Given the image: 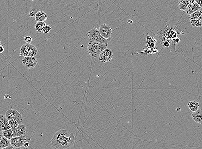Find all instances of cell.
Wrapping results in <instances>:
<instances>
[{
  "instance_id": "d590c367",
  "label": "cell",
  "mask_w": 202,
  "mask_h": 149,
  "mask_svg": "<svg viewBox=\"0 0 202 149\" xmlns=\"http://www.w3.org/2000/svg\"><path fill=\"white\" fill-rule=\"evenodd\" d=\"M0 45H1V41H0Z\"/></svg>"
},
{
  "instance_id": "9c48e42d",
  "label": "cell",
  "mask_w": 202,
  "mask_h": 149,
  "mask_svg": "<svg viewBox=\"0 0 202 149\" xmlns=\"http://www.w3.org/2000/svg\"><path fill=\"white\" fill-rule=\"evenodd\" d=\"M13 132V137L24 136L26 132V127L23 124H19L16 128H12Z\"/></svg>"
},
{
  "instance_id": "d6986e66",
  "label": "cell",
  "mask_w": 202,
  "mask_h": 149,
  "mask_svg": "<svg viewBox=\"0 0 202 149\" xmlns=\"http://www.w3.org/2000/svg\"><path fill=\"white\" fill-rule=\"evenodd\" d=\"M38 53V49L36 47L32 44H30L29 49V53L28 56L36 57Z\"/></svg>"
},
{
  "instance_id": "8992f818",
  "label": "cell",
  "mask_w": 202,
  "mask_h": 149,
  "mask_svg": "<svg viewBox=\"0 0 202 149\" xmlns=\"http://www.w3.org/2000/svg\"><path fill=\"white\" fill-rule=\"evenodd\" d=\"M113 56L112 50L110 49L106 48L99 55V60L103 63L110 62L112 59Z\"/></svg>"
},
{
  "instance_id": "836d02e7",
  "label": "cell",
  "mask_w": 202,
  "mask_h": 149,
  "mask_svg": "<svg viewBox=\"0 0 202 149\" xmlns=\"http://www.w3.org/2000/svg\"><path fill=\"white\" fill-rule=\"evenodd\" d=\"M128 23H130L131 24L132 23V22H133V21H132V20H128Z\"/></svg>"
},
{
  "instance_id": "8fae6325",
  "label": "cell",
  "mask_w": 202,
  "mask_h": 149,
  "mask_svg": "<svg viewBox=\"0 0 202 149\" xmlns=\"http://www.w3.org/2000/svg\"><path fill=\"white\" fill-rule=\"evenodd\" d=\"M191 118L195 122L202 124V111L201 109L193 112L191 114Z\"/></svg>"
},
{
  "instance_id": "4dcf8cb0",
  "label": "cell",
  "mask_w": 202,
  "mask_h": 149,
  "mask_svg": "<svg viewBox=\"0 0 202 149\" xmlns=\"http://www.w3.org/2000/svg\"><path fill=\"white\" fill-rule=\"evenodd\" d=\"M4 50H5V49H4L3 46H2L1 45H0V54L3 53L4 52Z\"/></svg>"
},
{
  "instance_id": "f546056e",
  "label": "cell",
  "mask_w": 202,
  "mask_h": 149,
  "mask_svg": "<svg viewBox=\"0 0 202 149\" xmlns=\"http://www.w3.org/2000/svg\"><path fill=\"white\" fill-rule=\"evenodd\" d=\"M17 149V148L13 147V146H12L11 145H10L9 146H7V147H5V148H3V149Z\"/></svg>"
},
{
  "instance_id": "7402d4cb",
  "label": "cell",
  "mask_w": 202,
  "mask_h": 149,
  "mask_svg": "<svg viewBox=\"0 0 202 149\" xmlns=\"http://www.w3.org/2000/svg\"><path fill=\"white\" fill-rule=\"evenodd\" d=\"M8 123L11 126V128H17L18 126V122L14 120V119H11V120H8Z\"/></svg>"
},
{
  "instance_id": "d6a6232c",
  "label": "cell",
  "mask_w": 202,
  "mask_h": 149,
  "mask_svg": "<svg viewBox=\"0 0 202 149\" xmlns=\"http://www.w3.org/2000/svg\"><path fill=\"white\" fill-rule=\"evenodd\" d=\"M180 38H178V37H177V38H176V39H175V42L176 43H179L180 42Z\"/></svg>"
},
{
  "instance_id": "ffe728a7",
  "label": "cell",
  "mask_w": 202,
  "mask_h": 149,
  "mask_svg": "<svg viewBox=\"0 0 202 149\" xmlns=\"http://www.w3.org/2000/svg\"><path fill=\"white\" fill-rule=\"evenodd\" d=\"M46 25L44 22H37L35 25V29L38 33H41L42 32L43 30Z\"/></svg>"
},
{
  "instance_id": "484cf974",
  "label": "cell",
  "mask_w": 202,
  "mask_h": 149,
  "mask_svg": "<svg viewBox=\"0 0 202 149\" xmlns=\"http://www.w3.org/2000/svg\"><path fill=\"white\" fill-rule=\"evenodd\" d=\"M38 11L37 10L35 9H32L30 10V16L31 17H35Z\"/></svg>"
},
{
  "instance_id": "30bf717a",
  "label": "cell",
  "mask_w": 202,
  "mask_h": 149,
  "mask_svg": "<svg viewBox=\"0 0 202 149\" xmlns=\"http://www.w3.org/2000/svg\"><path fill=\"white\" fill-rule=\"evenodd\" d=\"M201 7L195 2L194 0H192L191 2L189 4L185 10L187 15L192 14L193 13L200 10Z\"/></svg>"
},
{
  "instance_id": "e575fe53",
  "label": "cell",
  "mask_w": 202,
  "mask_h": 149,
  "mask_svg": "<svg viewBox=\"0 0 202 149\" xmlns=\"http://www.w3.org/2000/svg\"><path fill=\"white\" fill-rule=\"evenodd\" d=\"M24 149H28V148H24Z\"/></svg>"
},
{
  "instance_id": "f1b7e54d",
  "label": "cell",
  "mask_w": 202,
  "mask_h": 149,
  "mask_svg": "<svg viewBox=\"0 0 202 149\" xmlns=\"http://www.w3.org/2000/svg\"><path fill=\"white\" fill-rule=\"evenodd\" d=\"M163 46L166 48L170 46V43L167 41H165L163 43Z\"/></svg>"
},
{
  "instance_id": "7a4b0ae2",
  "label": "cell",
  "mask_w": 202,
  "mask_h": 149,
  "mask_svg": "<svg viewBox=\"0 0 202 149\" xmlns=\"http://www.w3.org/2000/svg\"><path fill=\"white\" fill-rule=\"evenodd\" d=\"M107 45L99 43L90 41L87 46V50L90 56L96 58L100 55L101 52L107 48Z\"/></svg>"
},
{
  "instance_id": "6da1fadb",
  "label": "cell",
  "mask_w": 202,
  "mask_h": 149,
  "mask_svg": "<svg viewBox=\"0 0 202 149\" xmlns=\"http://www.w3.org/2000/svg\"><path fill=\"white\" fill-rule=\"evenodd\" d=\"M67 129H61L55 133L51 140L50 146L58 149H66L69 148L74 144L75 137L73 133L69 137H66Z\"/></svg>"
},
{
  "instance_id": "cb8c5ba5",
  "label": "cell",
  "mask_w": 202,
  "mask_h": 149,
  "mask_svg": "<svg viewBox=\"0 0 202 149\" xmlns=\"http://www.w3.org/2000/svg\"><path fill=\"white\" fill-rule=\"evenodd\" d=\"M11 127L8 123V120H7L5 122L3 123L2 126V130L3 131H5V130H8V129H11Z\"/></svg>"
},
{
  "instance_id": "ba28073f",
  "label": "cell",
  "mask_w": 202,
  "mask_h": 149,
  "mask_svg": "<svg viewBox=\"0 0 202 149\" xmlns=\"http://www.w3.org/2000/svg\"><path fill=\"white\" fill-rule=\"evenodd\" d=\"M10 140L11 145L16 148L24 146L25 143L27 142V139L24 135L20 137H13Z\"/></svg>"
},
{
  "instance_id": "44dd1931",
  "label": "cell",
  "mask_w": 202,
  "mask_h": 149,
  "mask_svg": "<svg viewBox=\"0 0 202 149\" xmlns=\"http://www.w3.org/2000/svg\"><path fill=\"white\" fill-rule=\"evenodd\" d=\"M202 17H201L198 20L193 21V22H190V23H191V24L192 25L193 27H200V28H201L202 25Z\"/></svg>"
},
{
  "instance_id": "277c9868",
  "label": "cell",
  "mask_w": 202,
  "mask_h": 149,
  "mask_svg": "<svg viewBox=\"0 0 202 149\" xmlns=\"http://www.w3.org/2000/svg\"><path fill=\"white\" fill-rule=\"evenodd\" d=\"M5 116L8 120L14 119L18 122V124H21L23 122L22 115L16 110L10 109L7 110L6 112Z\"/></svg>"
},
{
  "instance_id": "1f68e13d",
  "label": "cell",
  "mask_w": 202,
  "mask_h": 149,
  "mask_svg": "<svg viewBox=\"0 0 202 149\" xmlns=\"http://www.w3.org/2000/svg\"><path fill=\"white\" fill-rule=\"evenodd\" d=\"M29 145H30L29 143H28V142H26L24 144V148H28L29 146Z\"/></svg>"
},
{
  "instance_id": "5b68a950",
  "label": "cell",
  "mask_w": 202,
  "mask_h": 149,
  "mask_svg": "<svg viewBox=\"0 0 202 149\" xmlns=\"http://www.w3.org/2000/svg\"><path fill=\"white\" fill-rule=\"evenodd\" d=\"M100 34L105 39L110 38L112 35V28L106 23H104L100 26L98 30Z\"/></svg>"
},
{
  "instance_id": "52a82bcc",
  "label": "cell",
  "mask_w": 202,
  "mask_h": 149,
  "mask_svg": "<svg viewBox=\"0 0 202 149\" xmlns=\"http://www.w3.org/2000/svg\"><path fill=\"white\" fill-rule=\"evenodd\" d=\"M24 67L28 69H32L37 65L38 60L36 57L26 56L24 57L22 61Z\"/></svg>"
},
{
  "instance_id": "ac0fdd59",
  "label": "cell",
  "mask_w": 202,
  "mask_h": 149,
  "mask_svg": "<svg viewBox=\"0 0 202 149\" xmlns=\"http://www.w3.org/2000/svg\"><path fill=\"white\" fill-rule=\"evenodd\" d=\"M2 135L6 138L10 140L13 138V132L12 129V128H11L8 130L2 131Z\"/></svg>"
},
{
  "instance_id": "603a6c76",
  "label": "cell",
  "mask_w": 202,
  "mask_h": 149,
  "mask_svg": "<svg viewBox=\"0 0 202 149\" xmlns=\"http://www.w3.org/2000/svg\"><path fill=\"white\" fill-rule=\"evenodd\" d=\"M7 119L6 118L5 116L3 114H0V132H2V126L4 122Z\"/></svg>"
},
{
  "instance_id": "4316f807",
  "label": "cell",
  "mask_w": 202,
  "mask_h": 149,
  "mask_svg": "<svg viewBox=\"0 0 202 149\" xmlns=\"http://www.w3.org/2000/svg\"><path fill=\"white\" fill-rule=\"evenodd\" d=\"M32 38L30 36H29L25 37L24 38V41L26 43L28 44H30L32 42Z\"/></svg>"
},
{
  "instance_id": "e0dca14e",
  "label": "cell",
  "mask_w": 202,
  "mask_h": 149,
  "mask_svg": "<svg viewBox=\"0 0 202 149\" xmlns=\"http://www.w3.org/2000/svg\"><path fill=\"white\" fill-rule=\"evenodd\" d=\"M189 108L193 112H195L199 109V104L195 101H190L187 104Z\"/></svg>"
},
{
  "instance_id": "3957f363",
  "label": "cell",
  "mask_w": 202,
  "mask_h": 149,
  "mask_svg": "<svg viewBox=\"0 0 202 149\" xmlns=\"http://www.w3.org/2000/svg\"><path fill=\"white\" fill-rule=\"evenodd\" d=\"M87 36L91 41L107 45L111 40V38L105 39L101 36L96 27L92 28L88 33Z\"/></svg>"
},
{
  "instance_id": "7c38bea8",
  "label": "cell",
  "mask_w": 202,
  "mask_h": 149,
  "mask_svg": "<svg viewBox=\"0 0 202 149\" xmlns=\"http://www.w3.org/2000/svg\"><path fill=\"white\" fill-rule=\"evenodd\" d=\"M35 17V20L37 22H44L47 20L48 15L42 11L38 12Z\"/></svg>"
},
{
  "instance_id": "4fadbf2b",
  "label": "cell",
  "mask_w": 202,
  "mask_h": 149,
  "mask_svg": "<svg viewBox=\"0 0 202 149\" xmlns=\"http://www.w3.org/2000/svg\"><path fill=\"white\" fill-rule=\"evenodd\" d=\"M10 145H11L10 140L0 134V149H3Z\"/></svg>"
},
{
  "instance_id": "2e32d148",
  "label": "cell",
  "mask_w": 202,
  "mask_h": 149,
  "mask_svg": "<svg viewBox=\"0 0 202 149\" xmlns=\"http://www.w3.org/2000/svg\"><path fill=\"white\" fill-rule=\"evenodd\" d=\"M192 1V0L189 1H182L180 0L178 1V7L180 10L182 11L183 12L185 11L187 7V6Z\"/></svg>"
},
{
  "instance_id": "9a60e30c",
  "label": "cell",
  "mask_w": 202,
  "mask_h": 149,
  "mask_svg": "<svg viewBox=\"0 0 202 149\" xmlns=\"http://www.w3.org/2000/svg\"><path fill=\"white\" fill-rule=\"evenodd\" d=\"M202 12L201 10L197 11L193 13L192 14H190L189 15V19L190 20V22H193V21H196L199 19L201 17H202Z\"/></svg>"
},
{
  "instance_id": "d4e9b609",
  "label": "cell",
  "mask_w": 202,
  "mask_h": 149,
  "mask_svg": "<svg viewBox=\"0 0 202 149\" xmlns=\"http://www.w3.org/2000/svg\"><path fill=\"white\" fill-rule=\"evenodd\" d=\"M51 30V28L50 27V25H46L44 28L42 32H43L44 34H47L48 33H49L50 32V31Z\"/></svg>"
},
{
  "instance_id": "5bb4252c",
  "label": "cell",
  "mask_w": 202,
  "mask_h": 149,
  "mask_svg": "<svg viewBox=\"0 0 202 149\" xmlns=\"http://www.w3.org/2000/svg\"><path fill=\"white\" fill-rule=\"evenodd\" d=\"M30 44H26L23 45L21 47L20 50V55L24 56V57L28 56L29 53Z\"/></svg>"
},
{
  "instance_id": "83f0119b",
  "label": "cell",
  "mask_w": 202,
  "mask_h": 149,
  "mask_svg": "<svg viewBox=\"0 0 202 149\" xmlns=\"http://www.w3.org/2000/svg\"><path fill=\"white\" fill-rule=\"evenodd\" d=\"M195 1L201 8H202V1H201V0H195Z\"/></svg>"
}]
</instances>
